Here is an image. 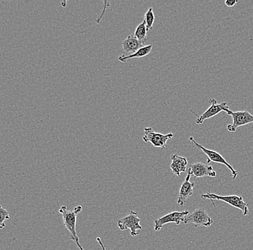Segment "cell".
Returning a JSON list of instances; mask_svg holds the SVG:
<instances>
[{
    "label": "cell",
    "mask_w": 253,
    "mask_h": 250,
    "mask_svg": "<svg viewBox=\"0 0 253 250\" xmlns=\"http://www.w3.org/2000/svg\"><path fill=\"white\" fill-rule=\"evenodd\" d=\"M191 174L188 170L187 176L185 179L184 182L182 183L180 188L179 194H178V205H183L186 200L194 194V183L190 181Z\"/></svg>",
    "instance_id": "obj_11"
},
{
    "label": "cell",
    "mask_w": 253,
    "mask_h": 250,
    "mask_svg": "<svg viewBox=\"0 0 253 250\" xmlns=\"http://www.w3.org/2000/svg\"><path fill=\"white\" fill-rule=\"evenodd\" d=\"M189 171L191 175H194L196 178L210 177L214 178L216 176V172L213 170L211 165L198 162L190 165Z\"/></svg>",
    "instance_id": "obj_10"
},
{
    "label": "cell",
    "mask_w": 253,
    "mask_h": 250,
    "mask_svg": "<svg viewBox=\"0 0 253 250\" xmlns=\"http://www.w3.org/2000/svg\"><path fill=\"white\" fill-rule=\"evenodd\" d=\"M96 241H97L98 243L99 244V245H100L101 248H102V250H107L105 249V247H104V245H103L102 241V240H101L100 237H97V238H96Z\"/></svg>",
    "instance_id": "obj_19"
},
{
    "label": "cell",
    "mask_w": 253,
    "mask_h": 250,
    "mask_svg": "<svg viewBox=\"0 0 253 250\" xmlns=\"http://www.w3.org/2000/svg\"><path fill=\"white\" fill-rule=\"evenodd\" d=\"M189 140L191 141L198 149L202 150V151L207 155V164H210V163L211 162H215L224 164V165H225L226 167L229 169V171H230L231 173H232V178H233V179L237 178V171L235 170V169L233 168V167L225 160V159L221 156L220 153L213 151V150H208V149L205 148V147H204L202 145H199V143H197V142L194 140V137H189Z\"/></svg>",
    "instance_id": "obj_4"
},
{
    "label": "cell",
    "mask_w": 253,
    "mask_h": 250,
    "mask_svg": "<svg viewBox=\"0 0 253 250\" xmlns=\"http://www.w3.org/2000/svg\"><path fill=\"white\" fill-rule=\"evenodd\" d=\"M9 213L7 210L4 209L0 205V229H3L6 226V220L9 219Z\"/></svg>",
    "instance_id": "obj_17"
},
{
    "label": "cell",
    "mask_w": 253,
    "mask_h": 250,
    "mask_svg": "<svg viewBox=\"0 0 253 250\" xmlns=\"http://www.w3.org/2000/svg\"><path fill=\"white\" fill-rule=\"evenodd\" d=\"M152 49H153V45H151V44L148 46H145V47L139 49L137 51H136L135 53H132V54L128 55V56L122 55V56H119L118 60L121 61V62H126L127 60L132 59V58H142V57L148 56L150 53V51H151Z\"/></svg>",
    "instance_id": "obj_14"
},
{
    "label": "cell",
    "mask_w": 253,
    "mask_h": 250,
    "mask_svg": "<svg viewBox=\"0 0 253 250\" xmlns=\"http://www.w3.org/2000/svg\"><path fill=\"white\" fill-rule=\"evenodd\" d=\"M228 115L232 118V123L227 126V131L230 133L236 132L237 129L240 126L253 123V115L248 111L233 112L229 110Z\"/></svg>",
    "instance_id": "obj_9"
},
{
    "label": "cell",
    "mask_w": 253,
    "mask_h": 250,
    "mask_svg": "<svg viewBox=\"0 0 253 250\" xmlns=\"http://www.w3.org/2000/svg\"><path fill=\"white\" fill-rule=\"evenodd\" d=\"M144 131H145V135L142 137V140L145 143L150 142L153 147H158L162 150H164L167 147L168 141L173 137V133H169L168 134H160V133L155 132L152 128H145Z\"/></svg>",
    "instance_id": "obj_6"
},
{
    "label": "cell",
    "mask_w": 253,
    "mask_h": 250,
    "mask_svg": "<svg viewBox=\"0 0 253 250\" xmlns=\"http://www.w3.org/2000/svg\"><path fill=\"white\" fill-rule=\"evenodd\" d=\"M203 200H211V202L213 205V206L216 208V205H215L214 200H220V201L226 202V203L229 204V205H232L234 208L240 209L243 213L244 216H247L249 213V205L248 202L245 201L244 199L242 196H219L214 194H211L210 192H207L206 194H202L201 196Z\"/></svg>",
    "instance_id": "obj_2"
},
{
    "label": "cell",
    "mask_w": 253,
    "mask_h": 250,
    "mask_svg": "<svg viewBox=\"0 0 253 250\" xmlns=\"http://www.w3.org/2000/svg\"><path fill=\"white\" fill-rule=\"evenodd\" d=\"M147 33L148 31H147L146 25H145V20H143L141 23L137 25L133 36L137 40L144 44L147 41Z\"/></svg>",
    "instance_id": "obj_15"
},
{
    "label": "cell",
    "mask_w": 253,
    "mask_h": 250,
    "mask_svg": "<svg viewBox=\"0 0 253 250\" xmlns=\"http://www.w3.org/2000/svg\"><path fill=\"white\" fill-rule=\"evenodd\" d=\"M210 103L211 104L210 107L206 110L205 113H202L199 116L196 115L194 112L191 111V113L197 115L198 118L197 121H196L197 124H202L206 120L210 119V118L214 117L215 115L220 113L221 112H225L226 113H227L230 110L227 102H221V103L219 104L216 100L212 98V99L210 100Z\"/></svg>",
    "instance_id": "obj_7"
},
{
    "label": "cell",
    "mask_w": 253,
    "mask_h": 250,
    "mask_svg": "<svg viewBox=\"0 0 253 250\" xmlns=\"http://www.w3.org/2000/svg\"><path fill=\"white\" fill-rule=\"evenodd\" d=\"M145 25H146L147 31H150L153 28V23L155 22V15L153 8H150L145 12Z\"/></svg>",
    "instance_id": "obj_16"
},
{
    "label": "cell",
    "mask_w": 253,
    "mask_h": 250,
    "mask_svg": "<svg viewBox=\"0 0 253 250\" xmlns=\"http://www.w3.org/2000/svg\"><path fill=\"white\" fill-rule=\"evenodd\" d=\"M189 214V210H184V211H173L171 213H168L167 215L163 216V217L158 218L154 221L155 231L159 232L164 225L169 223H174V224L179 225L181 222L183 223L185 218Z\"/></svg>",
    "instance_id": "obj_8"
},
{
    "label": "cell",
    "mask_w": 253,
    "mask_h": 250,
    "mask_svg": "<svg viewBox=\"0 0 253 250\" xmlns=\"http://www.w3.org/2000/svg\"><path fill=\"white\" fill-rule=\"evenodd\" d=\"M183 223L185 224H193L195 227H199V226L210 227L212 225L213 221L206 211L205 208H199L188 215Z\"/></svg>",
    "instance_id": "obj_5"
},
{
    "label": "cell",
    "mask_w": 253,
    "mask_h": 250,
    "mask_svg": "<svg viewBox=\"0 0 253 250\" xmlns=\"http://www.w3.org/2000/svg\"><path fill=\"white\" fill-rule=\"evenodd\" d=\"M171 164L170 170L174 175L180 177L181 173L184 172L188 165V160L186 157L173 154L171 156Z\"/></svg>",
    "instance_id": "obj_12"
},
{
    "label": "cell",
    "mask_w": 253,
    "mask_h": 250,
    "mask_svg": "<svg viewBox=\"0 0 253 250\" xmlns=\"http://www.w3.org/2000/svg\"><path fill=\"white\" fill-rule=\"evenodd\" d=\"M123 50L126 53H135L136 51L145 47L142 43L136 39L133 35H129L127 38L122 43Z\"/></svg>",
    "instance_id": "obj_13"
},
{
    "label": "cell",
    "mask_w": 253,
    "mask_h": 250,
    "mask_svg": "<svg viewBox=\"0 0 253 250\" xmlns=\"http://www.w3.org/2000/svg\"><path fill=\"white\" fill-rule=\"evenodd\" d=\"M119 229L122 231L129 229L132 237H136L140 234L142 229L140 225V218L137 216V212L131 211L126 217L120 218L118 221Z\"/></svg>",
    "instance_id": "obj_3"
},
{
    "label": "cell",
    "mask_w": 253,
    "mask_h": 250,
    "mask_svg": "<svg viewBox=\"0 0 253 250\" xmlns=\"http://www.w3.org/2000/svg\"><path fill=\"white\" fill-rule=\"evenodd\" d=\"M82 210V205H77L74 210L67 209L66 205H63L59 209V213L62 216L63 224L71 234V240L75 242L80 250H84L79 243V239L77 234V218L79 213Z\"/></svg>",
    "instance_id": "obj_1"
},
{
    "label": "cell",
    "mask_w": 253,
    "mask_h": 250,
    "mask_svg": "<svg viewBox=\"0 0 253 250\" xmlns=\"http://www.w3.org/2000/svg\"><path fill=\"white\" fill-rule=\"evenodd\" d=\"M237 3H238L237 0H227V1H225L226 5L229 7H234V6L236 5Z\"/></svg>",
    "instance_id": "obj_18"
}]
</instances>
